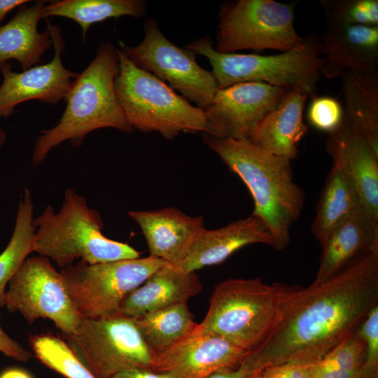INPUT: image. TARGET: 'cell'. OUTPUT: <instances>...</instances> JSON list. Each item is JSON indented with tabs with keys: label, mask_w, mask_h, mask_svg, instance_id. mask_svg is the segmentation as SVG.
<instances>
[{
	"label": "cell",
	"mask_w": 378,
	"mask_h": 378,
	"mask_svg": "<svg viewBox=\"0 0 378 378\" xmlns=\"http://www.w3.org/2000/svg\"><path fill=\"white\" fill-rule=\"evenodd\" d=\"M378 306V252L302 288L283 321L242 365L251 370L284 363H316L356 332Z\"/></svg>",
	"instance_id": "6da1fadb"
},
{
	"label": "cell",
	"mask_w": 378,
	"mask_h": 378,
	"mask_svg": "<svg viewBox=\"0 0 378 378\" xmlns=\"http://www.w3.org/2000/svg\"><path fill=\"white\" fill-rule=\"evenodd\" d=\"M203 140L248 189L254 202L252 215L265 223L273 239L272 247L277 251L286 248L305 200L304 190L294 181L291 160L249 141L206 134Z\"/></svg>",
	"instance_id": "7a4b0ae2"
},
{
	"label": "cell",
	"mask_w": 378,
	"mask_h": 378,
	"mask_svg": "<svg viewBox=\"0 0 378 378\" xmlns=\"http://www.w3.org/2000/svg\"><path fill=\"white\" fill-rule=\"evenodd\" d=\"M303 287L266 284L260 278L218 284L196 330L220 336L251 352L276 330Z\"/></svg>",
	"instance_id": "3957f363"
},
{
	"label": "cell",
	"mask_w": 378,
	"mask_h": 378,
	"mask_svg": "<svg viewBox=\"0 0 378 378\" xmlns=\"http://www.w3.org/2000/svg\"><path fill=\"white\" fill-rule=\"evenodd\" d=\"M118 66V48L110 41L100 42L95 57L72 82L61 118L38 136L32 155L34 164L43 162L50 150L63 141L81 146L94 130L109 127L127 133L134 131L115 93Z\"/></svg>",
	"instance_id": "277c9868"
},
{
	"label": "cell",
	"mask_w": 378,
	"mask_h": 378,
	"mask_svg": "<svg viewBox=\"0 0 378 378\" xmlns=\"http://www.w3.org/2000/svg\"><path fill=\"white\" fill-rule=\"evenodd\" d=\"M33 224L34 252L52 259L62 269L77 258L92 265L140 257L128 244L106 237L99 213L71 188L65 191L58 213L48 205Z\"/></svg>",
	"instance_id": "5b68a950"
},
{
	"label": "cell",
	"mask_w": 378,
	"mask_h": 378,
	"mask_svg": "<svg viewBox=\"0 0 378 378\" xmlns=\"http://www.w3.org/2000/svg\"><path fill=\"white\" fill-rule=\"evenodd\" d=\"M185 48L209 60L218 89L246 82L264 83L285 90H295L308 97L316 96L321 76V39L308 35L306 46L274 55L220 53L206 36L188 43Z\"/></svg>",
	"instance_id": "8992f818"
},
{
	"label": "cell",
	"mask_w": 378,
	"mask_h": 378,
	"mask_svg": "<svg viewBox=\"0 0 378 378\" xmlns=\"http://www.w3.org/2000/svg\"><path fill=\"white\" fill-rule=\"evenodd\" d=\"M118 53L115 93L134 129L158 132L166 139H173L182 132L205 133L206 122L202 110L136 66L118 48Z\"/></svg>",
	"instance_id": "52a82bcc"
},
{
	"label": "cell",
	"mask_w": 378,
	"mask_h": 378,
	"mask_svg": "<svg viewBox=\"0 0 378 378\" xmlns=\"http://www.w3.org/2000/svg\"><path fill=\"white\" fill-rule=\"evenodd\" d=\"M295 4L274 0H234L221 4L215 50L234 53L243 50L280 52L304 48L308 36L294 25Z\"/></svg>",
	"instance_id": "ba28073f"
},
{
	"label": "cell",
	"mask_w": 378,
	"mask_h": 378,
	"mask_svg": "<svg viewBox=\"0 0 378 378\" xmlns=\"http://www.w3.org/2000/svg\"><path fill=\"white\" fill-rule=\"evenodd\" d=\"M167 263L150 255L92 265L80 260L59 272L81 317L100 318L118 314L124 299Z\"/></svg>",
	"instance_id": "9c48e42d"
},
{
	"label": "cell",
	"mask_w": 378,
	"mask_h": 378,
	"mask_svg": "<svg viewBox=\"0 0 378 378\" xmlns=\"http://www.w3.org/2000/svg\"><path fill=\"white\" fill-rule=\"evenodd\" d=\"M67 344L94 378H112L132 369H149L153 353L132 318L117 314L82 318L64 335Z\"/></svg>",
	"instance_id": "30bf717a"
},
{
	"label": "cell",
	"mask_w": 378,
	"mask_h": 378,
	"mask_svg": "<svg viewBox=\"0 0 378 378\" xmlns=\"http://www.w3.org/2000/svg\"><path fill=\"white\" fill-rule=\"evenodd\" d=\"M144 37L136 46L119 41L120 51L139 67L150 72L201 110L218 90L211 71L197 62V55L174 44L160 31L155 19L144 22Z\"/></svg>",
	"instance_id": "8fae6325"
},
{
	"label": "cell",
	"mask_w": 378,
	"mask_h": 378,
	"mask_svg": "<svg viewBox=\"0 0 378 378\" xmlns=\"http://www.w3.org/2000/svg\"><path fill=\"white\" fill-rule=\"evenodd\" d=\"M8 285L1 307L19 312L29 323L50 319L64 335H69L83 318L60 272L44 256L26 258Z\"/></svg>",
	"instance_id": "7c38bea8"
},
{
	"label": "cell",
	"mask_w": 378,
	"mask_h": 378,
	"mask_svg": "<svg viewBox=\"0 0 378 378\" xmlns=\"http://www.w3.org/2000/svg\"><path fill=\"white\" fill-rule=\"evenodd\" d=\"M286 90L264 83L246 82L218 89L203 110L204 134L251 142L262 120Z\"/></svg>",
	"instance_id": "4fadbf2b"
},
{
	"label": "cell",
	"mask_w": 378,
	"mask_h": 378,
	"mask_svg": "<svg viewBox=\"0 0 378 378\" xmlns=\"http://www.w3.org/2000/svg\"><path fill=\"white\" fill-rule=\"evenodd\" d=\"M54 48V56L48 63L34 66L18 73L10 63L0 66L3 76L0 86V118L10 116L17 106L29 101L38 100L55 104L64 99L78 74L66 69L62 61L65 43L60 28L46 20Z\"/></svg>",
	"instance_id": "5bb4252c"
},
{
	"label": "cell",
	"mask_w": 378,
	"mask_h": 378,
	"mask_svg": "<svg viewBox=\"0 0 378 378\" xmlns=\"http://www.w3.org/2000/svg\"><path fill=\"white\" fill-rule=\"evenodd\" d=\"M248 351L220 336L194 331L153 356L149 370L172 378H206L239 368Z\"/></svg>",
	"instance_id": "9a60e30c"
},
{
	"label": "cell",
	"mask_w": 378,
	"mask_h": 378,
	"mask_svg": "<svg viewBox=\"0 0 378 378\" xmlns=\"http://www.w3.org/2000/svg\"><path fill=\"white\" fill-rule=\"evenodd\" d=\"M326 152L353 181L368 214L378 221V155L344 118L328 133Z\"/></svg>",
	"instance_id": "2e32d148"
},
{
	"label": "cell",
	"mask_w": 378,
	"mask_h": 378,
	"mask_svg": "<svg viewBox=\"0 0 378 378\" xmlns=\"http://www.w3.org/2000/svg\"><path fill=\"white\" fill-rule=\"evenodd\" d=\"M128 216L140 227L150 255L171 265L185 256L205 228L202 216H190L174 207L131 211Z\"/></svg>",
	"instance_id": "e0dca14e"
},
{
	"label": "cell",
	"mask_w": 378,
	"mask_h": 378,
	"mask_svg": "<svg viewBox=\"0 0 378 378\" xmlns=\"http://www.w3.org/2000/svg\"><path fill=\"white\" fill-rule=\"evenodd\" d=\"M253 244L272 246L273 239L263 220L251 214L218 229L204 228L185 256L172 265L186 272H195L220 264L237 251Z\"/></svg>",
	"instance_id": "ac0fdd59"
},
{
	"label": "cell",
	"mask_w": 378,
	"mask_h": 378,
	"mask_svg": "<svg viewBox=\"0 0 378 378\" xmlns=\"http://www.w3.org/2000/svg\"><path fill=\"white\" fill-rule=\"evenodd\" d=\"M321 75L341 78L351 71H376L378 25L329 27L321 36Z\"/></svg>",
	"instance_id": "d6986e66"
},
{
	"label": "cell",
	"mask_w": 378,
	"mask_h": 378,
	"mask_svg": "<svg viewBox=\"0 0 378 378\" xmlns=\"http://www.w3.org/2000/svg\"><path fill=\"white\" fill-rule=\"evenodd\" d=\"M321 247L315 284L337 275L366 255L378 252V221L361 206L338 225Z\"/></svg>",
	"instance_id": "ffe728a7"
},
{
	"label": "cell",
	"mask_w": 378,
	"mask_h": 378,
	"mask_svg": "<svg viewBox=\"0 0 378 378\" xmlns=\"http://www.w3.org/2000/svg\"><path fill=\"white\" fill-rule=\"evenodd\" d=\"M203 288L195 272H186L169 263L154 272L122 302L118 314L136 318L176 303L187 302Z\"/></svg>",
	"instance_id": "44dd1931"
},
{
	"label": "cell",
	"mask_w": 378,
	"mask_h": 378,
	"mask_svg": "<svg viewBox=\"0 0 378 378\" xmlns=\"http://www.w3.org/2000/svg\"><path fill=\"white\" fill-rule=\"evenodd\" d=\"M308 96L295 90H286L279 102L258 127L251 143L265 150L293 160L306 134L303 111Z\"/></svg>",
	"instance_id": "7402d4cb"
},
{
	"label": "cell",
	"mask_w": 378,
	"mask_h": 378,
	"mask_svg": "<svg viewBox=\"0 0 378 378\" xmlns=\"http://www.w3.org/2000/svg\"><path fill=\"white\" fill-rule=\"evenodd\" d=\"M46 1L31 6L22 5L15 15L0 27V66L8 60L18 62L22 71L38 65L46 50L52 45L48 29L38 30Z\"/></svg>",
	"instance_id": "603a6c76"
},
{
	"label": "cell",
	"mask_w": 378,
	"mask_h": 378,
	"mask_svg": "<svg viewBox=\"0 0 378 378\" xmlns=\"http://www.w3.org/2000/svg\"><path fill=\"white\" fill-rule=\"evenodd\" d=\"M344 118L378 155V76L376 71H351L341 76Z\"/></svg>",
	"instance_id": "cb8c5ba5"
},
{
	"label": "cell",
	"mask_w": 378,
	"mask_h": 378,
	"mask_svg": "<svg viewBox=\"0 0 378 378\" xmlns=\"http://www.w3.org/2000/svg\"><path fill=\"white\" fill-rule=\"evenodd\" d=\"M361 206L360 195L349 175L342 168L332 164L312 225V234L320 245L338 225Z\"/></svg>",
	"instance_id": "d4e9b609"
},
{
	"label": "cell",
	"mask_w": 378,
	"mask_h": 378,
	"mask_svg": "<svg viewBox=\"0 0 378 378\" xmlns=\"http://www.w3.org/2000/svg\"><path fill=\"white\" fill-rule=\"evenodd\" d=\"M153 355L174 346L194 332V321L187 302L176 303L132 318Z\"/></svg>",
	"instance_id": "484cf974"
},
{
	"label": "cell",
	"mask_w": 378,
	"mask_h": 378,
	"mask_svg": "<svg viewBox=\"0 0 378 378\" xmlns=\"http://www.w3.org/2000/svg\"><path fill=\"white\" fill-rule=\"evenodd\" d=\"M146 10V3L143 0H62L45 5L41 14L45 19L60 16L74 20L80 27L85 40L89 28L94 23L124 15L139 18Z\"/></svg>",
	"instance_id": "4316f807"
},
{
	"label": "cell",
	"mask_w": 378,
	"mask_h": 378,
	"mask_svg": "<svg viewBox=\"0 0 378 378\" xmlns=\"http://www.w3.org/2000/svg\"><path fill=\"white\" fill-rule=\"evenodd\" d=\"M33 216L31 192L25 188L18 205L15 225L10 240L0 254V307L9 281L27 255L34 252L35 227Z\"/></svg>",
	"instance_id": "83f0119b"
},
{
	"label": "cell",
	"mask_w": 378,
	"mask_h": 378,
	"mask_svg": "<svg viewBox=\"0 0 378 378\" xmlns=\"http://www.w3.org/2000/svg\"><path fill=\"white\" fill-rule=\"evenodd\" d=\"M36 357L50 369L65 378H94L66 342L56 336L43 334L30 337Z\"/></svg>",
	"instance_id": "f1b7e54d"
},
{
	"label": "cell",
	"mask_w": 378,
	"mask_h": 378,
	"mask_svg": "<svg viewBox=\"0 0 378 378\" xmlns=\"http://www.w3.org/2000/svg\"><path fill=\"white\" fill-rule=\"evenodd\" d=\"M327 27L378 25L377 0H321Z\"/></svg>",
	"instance_id": "f546056e"
},
{
	"label": "cell",
	"mask_w": 378,
	"mask_h": 378,
	"mask_svg": "<svg viewBox=\"0 0 378 378\" xmlns=\"http://www.w3.org/2000/svg\"><path fill=\"white\" fill-rule=\"evenodd\" d=\"M365 354L366 344L358 330L330 350L318 363L326 368L360 372Z\"/></svg>",
	"instance_id": "4dcf8cb0"
},
{
	"label": "cell",
	"mask_w": 378,
	"mask_h": 378,
	"mask_svg": "<svg viewBox=\"0 0 378 378\" xmlns=\"http://www.w3.org/2000/svg\"><path fill=\"white\" fill-rule=\"evenodd\" d=\"M307 118L318 130L330 133L336 130L344 119L340 102L332 97H314L308 107Z\"/></svg>",
	"instance_id": "1f68e13d"
},
{
	"label": "cell",
	"mask_w": 378,
	"mask_h": 378,
	"mask_svg": "<svg viewBox=\"0 0 378 378\" xmlns=\"http://www.w3.org/2000/svg\"><path fill=\"white\" fill-rule=\"evenodd\" d=\"M318 363H284L270 365L253 370L248 378H315Z\"/></svg>",
	"instance_id": "d6a6232c"
},
{
	"label": "cell",
	"mask_w": 378,
	"mask_h": 378,
	"mask_svg": "<svg viewBox=\"0 0 378 378\" xmlns=\"http://www.w3.org/2000/svg\"><path fill=\"white\" fill-rule=\"evenodd\" d=\"M0 352L6 356L23 363L31 357V353L25 349L15 340L6 334L0 325Z\"/></svg>",
	"instance_id": "836d02e7"
},
{
	"label": "cell",
	"mask_w": 378,
	"mask_h": 378,
	"mask_svg": "<svg viewBox=\"0 0 378 378\" xmlns=\"http://www.w3.org/2000/svg\"><path fill=\"white\" fill-rule=\"evenodd\" d=\"M112 378H172L167 374L158 373L149 369L137 368L126 370L115 374Z\"/></svg>",
	"instance_id": "e575fe53"
},
{
	"label": "cell",
	"mask_w": 378,
	"mask_h": 378,
	"mask_svg": "<svg viewBox=\"0 0 378 378\" xmlns=\"http://www.w3.org/2000/svg\"><path fill=\"white\" fill-rule=\"evenodd\" d=\"M252 372L253 370L241 365L237 368L216 372L206 378H248Z\"/></svg>",
	"instance_id": "d590c367"
},
{
	"label": "cell",
	"mask_w": 378,
	"mask_h": 378,
	"mask_svg": "<svg viewBox=\"0 0 378 378\" xmlns=\"http://www.w3.org/2000/svg\"><path fill=\"white\" fill-rule=\"evenodd\" d=\"M28 2L29 1L27 0H0V27L1 22L9 12Z\"/></svg>",
	"instance_id": "8d00e7d4"
},
{
	"label": "cell",
	"mask_w": 378,
	"mask_h": 378,
	"mask_svg": "<svg viewBox=\"0 0 378 378\" xmlns=\"http://www.w3.org/2000/svg\"><path fill=\"white\" fill-rule=\"evenodd\" d=\"M0 378H33L27 372L18 369L11 368L5 370L0 374Z\"/></svg>",
	"instance_id": "74e56055"
},
{
	"label": "cell",
	"mask_w": 378,
	"mask_h": 378,
	"mask_svg": "<svg viewBox=\"0 0 378 378\" xmlns=\"http://www.w3.org/2000/svg\"><path fill=\"white\" fill-rule=\"evenodd\" d=\"M6 138H7V135L0 125V147L4 144V142L6 140Z\"/></svg>",
	"instance_id": "f35d334b"
}]
</instances>
